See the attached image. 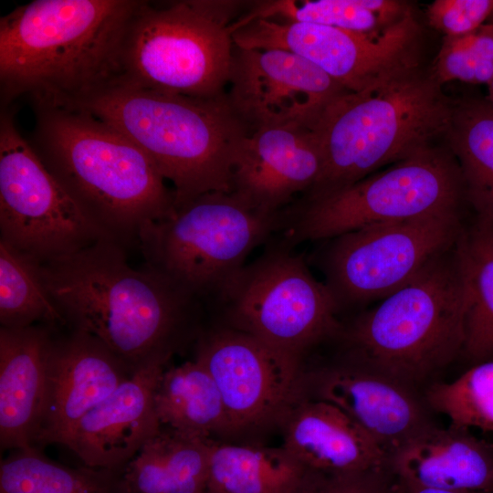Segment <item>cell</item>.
Returning a JSON list of instances; mask_svg holds the SVG:
<instances>
[{
	"label": "cell",
	"mask_w": 493,
	"mask_h": 493,
	"mask_svg": "<svg viewBox=\"0 0 493 493\" xmlns=\"http://www.w3.org/2000/svg\"><path fill=\"white\" fill-rule=\"evenodd\" d=\"M395 486L388 467L335 474L306 468L289 493H395Z\"/></svg>",
	"instance_id": "obj_32"
},
{
	"label": "cell",
	"mask_w": 493,
	"mask_h": 493,
	"mask_svg": "<svg viewBox=\"0 0 493 493\" xmlns=\"http://www.w3.org/2000/svg\"><path fill=\"white\" fill-rule=\"evenodd\" d=\"M408 9V5L395 0L260 1L236 19L232 30L257 18L282 17L289 22L377 33L397 22Z\"/></svg>",
	"instance_id": "obj_28"
},
{
	"label": "cell",
	"mask_w": 493,
	"mask_h": 493,
	"mask_svg": "<svg viewBox=\"0 0 493 493\" xmlns=\"http://www.w3.org/2000/svg\"><path fill=\"white\" fill-rule=\"evenodd\" d=\"M450 424L493 433V358L472 365L452 382H435L423 394Z\"/></svg>",
	"instance_id": "obj_31"
},
{
	"label": "cell",
	"mask_w": 493,
	"mask_h": 493,
	"mask_svg": "<svg viewBox=\"0 0 493 493\" xmlns=\"http://www.w3.org/2000/svg\"><path fill=\"white\" fill-rule=\"evenodd\" d=\"M459 166L448 148L435 146L351 185L283 210L278 239L294 248L375 224L460 210Z\"/></svg>",
	"instance_id": "obj_10"
},
{
	"label": "cell",
	"mask_w": 493,
	"mask_h": 493,
	"mask_svg": "<svg viewBox=\"0 0 493 493\" xmlns=\"http://www.w3.org/2000/svg\"><path fill=\"white\" fill-rule=\"evenodd\" d=\"M491 95L493 97V79H492V82H491Z\"/></svg>",
	"instance_id": "obj_37"
},
{
	"label": "cell",
	"mask_w": 493,
	"mask_h": 493,
	"mask_svg": "<svg viewBox=\"0 0 493 493\" xmlns=\"http://www.w3.org/2000/svg\"><path fill=\"white\" fill-rule=\"evenodd\" d=\"M44 324L0 327V445L37 446L46 402L55 330Z\"/></svg>",
	"instance_id": "obj_20"
},
{
	"label": "cell",
	"mask_w": 493,
	"mask_h": 493,
	"mask_svg": "<svg viewBox=\"0 0 493 493\" xmlns=\"http://www.w3.org/2000/svg\"><path fill=\"white\" fill-rule=\"evenodd\" d=\"M278 430L281 446L307 469L335 474L388 467V454L328 402L298 398Z\"/></svg>",
	"instance_id": "obj_22"
},
{
	"label": "cell",
	"mask_w": 493,
	"mask_h": 493,
	"mask_svg": "<svg viewBox=\"0 0 493 493\" xmlns=\"http://www.w3.org/2000/svg\"><path fill=\"white\" fill-rule=\"evenodd\" d=\"M266 245L208 305L210 320L305 361L313 348L337 336L339 307L302 255L278 238Z\"/></svg>",
	"instance_id": "obj_9"
},
{
	"label": "cell",
	"mask_w": 493,
	"mask_h": 493,
	"mask_svg": "<svg viewBox=\"0 0 493 493\" xmlns=\"http://www.w3.org/2000/svg\"><path fill=\"white\" fill-rule=\"evenodd\" d=\"M40 263L0 240V323L8 329L64 328L40 274Z\"/></svg>",
	"instance_id": "obj_30"
},
{
	"label": "cell",
	"mask_w": 493,
	"mask_h": 493,
	"mask_svg": "<svg viewBox=\"0 0 493 493\" xmlns=\"http://www.w3.org/2000/svg\"><path fill=\"white\" fill-rule=\"evenodd\" d=\"M419 25L409 8L377 33L302 22L257 18L233 32L241 48H276L309 60L348 91L364 89L393 72L419 62Z\"/></svg>",
	"instance_id": "obj_14"
},
{
	"label": "cell",
	"mask_w": 493,
	"mask_h": 493,
	"mask_svg": "<svg viewBox=\"0 0 493 493\" xmlns=\"http://www.w3.org/2000/svg\"><path fill=\"white\" fill-rule=\"evenodd\" d=\"M447 148L460 169L465 197L493 224V103L454 101Z\"/></svg>",
	"instance_id": "obj_27"
},
{
	"label": "cell",
	"mask_w": 493,
	"mask_h": 493,
	"mask_svg": "<svg viewBox=\"0 0 493 493\" xmlns=\"http://www.w3.org/2000/svg\"><path fill=\"white\" fill-rule=\"evenodd\" d=\"M396 478V477H395ZM395 493H482L474 491L447 490L411 485L396 478Z\"/></svg>",
	"instance_id": "obj_36"
},
{
	"label": "cell",
	"mask_w": 493,
	"mask_h": 493,
	"mask_svg": "<svg viewBox=\"0 0 493 493\" xmlns=\"http://www.w3.org/2000/svg\"><path fill=\"white\" fill-rule=\"evenodd\" d=\"M493 10L489 0H435L427 9L433 27L448 37L474 33Z\"/></svg>",
	"instance_id": "obj_33"
},
{
	"label": "cell",
	"mask_w": 493,
	"mask_h": 493,
	"mask_svg": "<svg viewBox=\"0 0 493 493\" xmlns=\"http://www.w3.org/2000/svg\"><path fill=\"white\" fill-rule=\"evenodd\" d=\"M83 110L137 144L173 184L174 206L231 193L236 155L251 131L226 92L193 97L112 83L58 103Z\"/></svg>",
	"instance_id": "obj_4"
},
{
	"label": "cell",
	"mask_w": 493,
	"mask_h": 493,
	"mask_svg": "<svg viewBox=\"0 0 493 493\" xmlns=\"http://www.w3.org/2000/svg\"><path fill=\"white\" fill-rule=\"evenodd\" d=\"M142 0H35L0 18L2 107L18 96L60 102L119 78Z\"/></svg>",
	"instance_id": "obj_3"
},
{
	"label": "cell",
	"mask_w": 493,
	"mask_h": 493,
	"mask_svg": "<svg viewBox=\"0 0 493 493\" xmlns=\"http://www.w3.org/2000/svg\"><path fill=\"white\" fill-rule=\"evenodd\" d=\"M133 372L100 341L84 331L56 329L38 446L59 444L79 421Z\"/></svg>",
	"instance_id": "obj_17"
},
{
	"label": "cell",
	"mask_w": 493,
	"mask_h": 493,
	"mask_svg": "<svg viewBox=\"0 0 493 493\" xmlns=\"http://www.w3.org/2000/svg\"><path fill=\"white\" fill-rule=\"evenodd\" d=\"M305 469L282 446L215 441L208 489L216 493H289Z\"/></svg>",
	"instance_id": "obj_26"
},
{
	"label": "cell",
	"mask_w": 493,
	"mask_h": 493,
	"mask_svg": "<svg viewBox=\"0 0 493 493\" xmlns=\"http://www.w3.org/2000/svg\"><path fill=\"white\" fill-rule=\"evenodd\" d=\"M121 472L67 467L31 446L2 459L0 493H121Z\"/></svg>",
	"instance_id": "obj_29"
},
{
	"label": "cell",
	"mask_w": 493,
	"mask_h": 493,
	"mask_svg": "<svg viewBox=\"0 0 493 493\" xmlns=\"http://www.w3.org/2000/svg\"><path fill=\"white\" fill-rule=\"evenodd\" d=\"M321 170L313 129L296 124L257 129L236 155L231 193L258 212L276 214L308 192Z\"/></svg>",
	"instance_id": "obj_18"
},
{
	"label": "cell",
	"mask_w": 493,
	"mask_h": 493,
	"mask_svg": "<svg viewBox=\"0 0 493 493\" xmlns=\"http://www.w3.org/2000/svg\"><path fill=\"white\" fill-rule=\"evenodd\" d=\"M228 84V100L251 132L290 124L312 129L326 107L348 91L292 52L236 45Z\"/></svg>",
	"instance_id": "obj_15"
},
{
	"label": "cell",
	"mask_w": 493,
	"mask_h": 493,
	"mask_svg": "<svg viewBox=\"0 0 493 493\" xmlns=\"http://www.w3.org/2000/svg\"><path fill=\"white\" fill-rule=\"evenodd\" d=\"M480 61L469 47L467 35L446 37L432 69L442 84L454 79L474 81Z\"/></svg>",
	"instance_id": "obj_34"
},
{
	"label": "cell",
	"mask_w": 493,
	"mask_h": 493,
	"mask_svg": "<svg viewBox=\"0 0 493 493\" xmlns=\"http://www.w3.org/2000/svg\"><path fill=\"white\" fill-rule=\"evenodd\" d=\"M28 142L47 171L104 239L126 250L142 229L169 215L174 192L131 140L77 109L31 99Z\"/></svg>",
	"instance_id": "obj_2"
},
{
	"label": "cell",
	"mask_w": 493,
	"mask_h": 493,
	"mask_svg": "<svg viewBox=\"0 0 493 493\" xmlns=\"http://www.w3.org/2000/svg\"><path fill=\"white\" fill-rule=\"evenodd\" d=\"M126 253L100 239L39 269L66 327L97 338L135 373L194 346L208 309L163 274L132 267Z\"/></svg>",
	"instance_id": "obj_1"
},
{
	"label": "cell",
	"mask_w": 493,
	"mask_h": 493,
	"mask_svg": "<svg viewBox=\"0 0 493 493\" xmlns=\"http://www.w3.org/2000/svg\"><path fill=\"white\" fill-rule=\"evenodd\" d=\"M332 341L336 358L416 389L461 356L465 299L456 244L378 305L341 321Z\"/></svg>",
	"instance_id": "obj_6"
},
{
	"label": "cell",
	"mask_w": 493,
	"mask_h": 493,
	"mask_svg": "<svg viewBox=\"0 0 493 493\" xmlns=\"http://www.w3.org/2000/svg\"><path fill=\"white\" fill-rule=\"evenodd\" d=\"M461 210L367 226L328 239L318 261L340 312L382 299L451 248Z\"/></svg>",
	"instance_id": "obj_11"
},
{
	"label": "cell",
	"mask_w": 493,
	"mask_h": 493,
	"mask_svg": "<svg viewBox=\"0 0 493 493\" xmlns=\"http://www.w3.org/2000/svg\"><path fill=\"white\" fill-rule=\"evenodd\" d=\"M164 369L157 365L133 373L86 414L62 445L86 467L122 471L162 426L154 392Z\"/></svg>",
	"instance_id": "obj_19"
},
{
	"label": "cell",
	"mask_w": 493,
	"mask_h": 493,
	"mask_svg": "<svg viewBox=\"0 0 493 493\" xmlns=\"http://www.w3.org/2000/svg\"><path fill=\"white\" fill-rule=\"evenodd\" d=\"M205 493H216V492L207 489Z\"/></svg>",
	"instance_id": "obj_38"
},
{
	"label": "cell",
	"mask_w": 493,
	"mask_h": 493,
	"mask_svg": "<svg viewBox=\"0 0 493 493\" xmlns=\"http://www.w3.org/2000/svg\"><path fill=\"white\" fill-rule=\"evenodd\" d=\"M162 425L220 442H232L220 392L205 367L194 359L165 368L154 392Z\"/></svg>",
	"instance_id": "obj_24"
},
{
	"label": "cell",
	"mask_w": 493,
	"mask_h": 493,
	"mask_svg": "<svg viewBox=\"0 0 493 493\" xmlns=\"http://www.w3.org/2000/svg\"><path fill=\"white\" fill-rule=\"evenodd\" d=\"M388 467L414 486L493 493V443L453 424L434 423L411 436L389 455Z\"/></svg>",
	"instance_id": "obj_21"
},
{
	"label": "cell",
	"mask_w": 493,
	"mask_h": 493,
	"mask_svg": "<svg viewBox=\"0 0 493 493\" xmlns=\"http://www.w3.org/2000/svg\"><path fill=\"white\" fill-rule=\"evenodd\" d=\"M233 0L141 1L129 23L113 83L193 97H216L228 84Z\"/></svg>",
	"instance_id": "obj_7"
},
{
	"label": "cell",
	"mask_w": 493,
	"mask_h": 493,
	"mask_svg": "<svg viewBox=\"0 0 493 493\" xmlns=\"http://www.w3.org/2000/svg\"><path fill=\"white\" fill-rule=\"evenodd\" d=\"M104 239L15 125L0 117V240L40 264Z\"/></svg>",
	"instance_id": "obj_12"
},
{
	"label": "cell",
	"mask_w": 493,
	"mask_h": 493,
	"mask_svg": "<svg viewBox=\"0 0 493 493\" xmlns=\"http://www.w3.org/2000/svg\"><path fill=\"white\" fill-rule=\"evenodd\" d=\"M215 441L162 425L123 468L121 493H205Z\"/></svg>",
	"instance_id": "obj_23"
},
{
	"label": "cell",
	"mask_w": 493,
	"mask_h": 493,
	"mask_svg": "<svg viewBox=\"0 0 493 493\" xmlns=\"http://www.w3.org/2000/svg\"><path fill=\"white\" fill-rule=\"evenodd\" d=\"M465 299V344L472 365L493 358V224L464 223L456 243Z\"/></svg>",
	"instance_id": "obj_25"
},
{
	"label": "cell",
	"mask_w": 493,
	"mask_h": 493,
	"mask_svg": "<svg viewBox=\"0 0 493 493\" xmlns=\"http://www.w3.org/2000/svg\"><path fill=\"white\" fill-rule=\"evenodd\" d=\"M454 101L433 69L419 62L359 91H345L312 128L322 154L307 200L351 185L430 148L447 134Z\"/></svg>",
	"instance_id": "obj_5"
},
{
	"label": "cell",
	"mask_w": 493,
	"mask_h": 493,
	"mask_svg": "<svg viewBox=\"0 0 493 493\" xmlns=\"http://www.w3.org/2000/svg\"><path fill=\"white\" fill-rule=\"evenodd\" d=\"M339 407L389 455L434 424L416 388L383 373L334 357L310 366L304 362L299 398Z\"/></svg>",
	"instance_id": "obj_16"
},
{
	"label": "cell",
	"mask_w": 493,
	"mask_h": 493,
	"mask_svg": "<svg viewBox=\"0 0 493 493\" xmlns=\"http://www.w3.org/2000/svg\"><path fill=\"white\" fill-rule=\"evenodd\" d=\"M468 44L475 55L482 60L493 61V35L488 32L468 34Z\"/></svg>",
	"instance_id": "obj_35"
},
{
	"label": "cell",
	"mask_w": 493,
	"mask_h": 493,
	"mask_svg": "<svg viewBox=\"0 0 493 493\" xmlns=\"http://www.w3.org/2000/svg\"><path fill=\"white\" fill-rule=\"evenodd\" d=\"M194 348V359L220 392L231 443H260L258 437L278 430L299 397L304 361L210 320Z\"/></svg>",
	"instance_id": "obj_13"
},
{
	"label": "cell",
	"mask_w": 493,
	"mask_h": 493,
	"mask_svg": "<svg viewBox=\"0 0 493 493\" xmlns=\"http://www.w3.org/2000/svg\"><path fill=\"white\" fill-rule=\"evenodd\" d=\"M282 225L283 210L261 213L233 193L214 191L147 224L138 247L146 267L208 307L243 268L248 255L267 243Z\"/></svg>",
	"instance_id": "obj_8"
}]
</instances>
